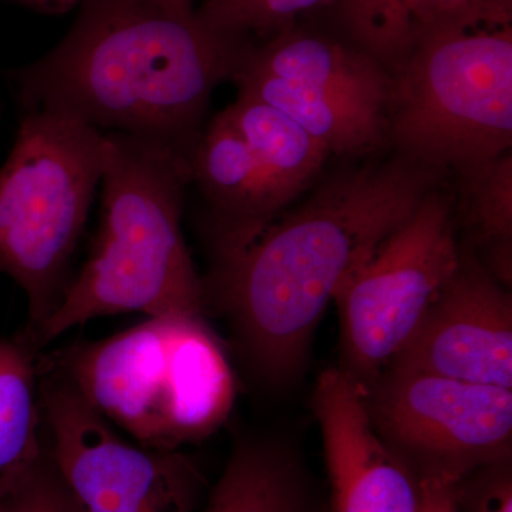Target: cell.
I'll list each match as a JSON object with an SVG mask.
<instances>
[{"label":"cell","mask_w":512,"mask_h":512,"mask_svg":"<svg viewBox=\"0 0 512 512\" xmlns=\"http://www.w3.org/2000/svg\"><path fill=\"white\" fill-rule=\"evenodd\" d=\"M443 175L399 154L356 168L218 258L205 298L214 296L259 379L281 387L302 375L329 303Z\"/></svg>","instance_id":"cell-1"},{"label":"cell","mask_w":512,"mask_h":512,"mask_svg":"<svg viewBox=\"0 0 512 512\" xmlns=\"http://www.w3.org/2000/svg\"><path fill=\"white\" fill-rule=\"evenodd\" d=\"M247 45L212 28L195 6L83 0L62 42L15 79L28 110L57 111L192 158L212 93L232 80Z\"/></svg>","instance_id":"cell-2"},{"label":"cell","mask_w":512,"mask_h":512,"mask_svg":"<svg viewBox=\"0 0 512 512\" xmlns=\"http://www.w3.org/2000/svg\"><path fill=\"white\" fill-rule=\"evenodd\" d=\"M106 136L99 234L55 311L28 335L36 348L103 316H204V282L181 229L191 158L156 141Z\"/></svg>","instance_id":"cell-3"},{"label":"cell","mask_w":512,"mask_h":512,"mask_svg":"<svg viewBox=\"0 0 512 512\" xmlns=\"http://www.w3.org/2000/svg\"><path fill=\"white\" fill-rule=\"evenodd\" d=\"M57 372L137 444L177 451L227 421L237 383L205 316L148 318L59 355Z\"/></svg>","instance_id":"cell-4"},{"label":"cell","mask_w":512,"mask_h":512,"mask_svg":"<svg viewBox=\"0 0 512 512\" xmlns=\"http://www.w3.org/2000/svg\"><path fill=\"white\" fill-rule=\"evenodd\" d=\"M392 79L387 141L399 156L461 174L510 153L511 25L416 32Z\"/></svg>","instance_id":"cell-5"},{"label":"cell","mask_w":512,"mask_h":512,"mask_svg":"<svg viewBox=\"0 0 512 512\" xmlns=\"http://www.w3.org/2000/svg\"><path fill=\"white\" fill-rule=\"evenodd\" d=\"M107 136L52 110H28L0 168V272L28 299L33 335L55 311L106 163Z\"/></svg>","instance_id":"cell-6"},{"label":"cell","mask_w":512,"mask_h":512,"mask_svg":"<svg viewBox=\"0 0 512 512\" xmlns=\"http://www.w3.org/2000/svg\"><path fill=\"white\" fill-rule=\"evenodd\" d=\"M453 198L440 185L339 289V369L366 393L460 265Z\"/></svg>","instance_id":"cell-7"},{"label":"cell","mask_w":512,"mask_h":512,"mask_svg":"<svg viewBox=\"0 0 512 512\" xmlns=\"http://www.w3.org/2000/svg\"><path fill=\"white\" fill-rule=\"evenodd\" d=\"M39 377L49 456L83 512H192L202 478L178 451L133 444L62 373Z\"/></svg>","instance_id":"cell-8"},{"label":"cell","mask_w":512,"mask_h":512,"mask_svg":"<svg viewBox=\"0 0 512 512\" xmlns=\"http://www.w3.org/2000/svg\"><path fill=\"white\" fill-rule=\"evenodd\" d=\"M363 394L376 430L414 471L463 480L511 458L510 389L392 365Z\"/></svg>","instance_id":"cell-9"},{"label":"cell","mask_w":512,"mask_h":512,"mask_svg":"<svg viewBox=\"0 0 512 512\" xmlns=\"http://www.w3.org/2000/svg\"><path fill=\"white\" fill-rule=\"evenodd\" d=\"M392 365L512 390L511 293L461 255Z\"/></svg>","instance_id":"cell-10"},{"label":"cell","mask_w":512,"mask_h":512,"mask_svg":"<svg viewBox=\"0 0 512 512\" xmlns=\"http://www.w3.org/2000/svg\"><path fill=\"white\" fill-rule=\"evenodd\" d=\"M313 412L322 434L333 512H420L416 471L380 436L365 394L339 367L319 376Z\"/></svg>","instance_id":"cell-11"},{"label":"cell","mask_w":512,"mask_h":512,"mask_svg":"<svg viewBox=\"0 0 512 512\" xmlns=\"http://www.w3.org/2000/svg\"><path fill=\"white\" fill-rule=\"evenodd\" d=\"M191 181L210 202L218 258L244 248L281 212L251 148L225 110L201 131L192 153Z\"/></svg>","instance_id":"cell-12"},{"label":"cell","mask_w":512,"mask_h":512,"mask_svg":"<svg viewBox=\"0 0 512 512\" xmlns=\"http://www.w3.org/2000/svg\"><path fill=\"white\" fill-rule=\"evenodd\" d=\"M238 66L389 109L392 73L360 47L329 37L288 29L248 43Z\"/></svg>","instance_id":"cell-13"},{"label":"cell","mask_w":512,"mask_h":512,"mask_svg":"<svg viewBox=\"0 0 512 512\" xmlns=\"http://www.w3.org/2000/svg\"><path fill=\"white\" fill-rule=\"evenodd\" d=\"M232 80L238 94L281 110L319 140L329 153L365 156L387 141V110L237 66Z\"/></svg>","instance_id":"cell-14"},{"label":"cell","mask_w":512,"mask_h":512,"mask_svg":"<svg viewBox=\"0 0 512 512\" xmlns=\"http://www.w3.org/2000/svg\"><path fill=\"white\" fill-rule=\"evenodd\" d=\"M204 512H315L301 458L274 440L239 443Z\"/></svg>","instance_id":"cell-15"},{"label":"cell","mask_w":512,"mask_h":512,"mask_svg":"<svg viewBox=\"0 0 512 512\" xmlns=\"http://www.w3.org/2000/svg\"><path fill=\"white\" fill-rule=\"evenodd\" d=\"M227 114L241 131L271 188L285 210L322 171L329 150L281 110L238 94Z\"/></svg>","instance_id":"cell-16"},{"label":"cell","mask_w":512,"mask_h":512,"mask_svg":"<svg viewBox=\"0 0 512 512\" xmlns=\"http://www.w3.org/2000/svg\"><path fill=\"white\" fill-rule=\"evenodd\" d=\"M36 350L28 335L0 338V498L47 453Z\"/></svg>","instance_id":"cell-17"},{"label":"cell","mask_w":512,"mask_h":512,"mask_svg":"<svg viewBox=\"0 0 512 512\" xmlns=\"http://www.w3.org/2000/svg\"><path fill=\"white\" fill-rule=\"evenodd\" d=\"M464 218L474 237L490 249L491 272L511 284L512 156L510 153L460 174Z\"/></svg>","instance_id":"cell-18"},{"label":"cell","mask_w":512,"mask_h":512,"mask_svg":"<svg viewBox=\"0 0 512 512\" xmlns=\"http://www.w3.org/2000/svg\"><path fill=\"white\" fill-rule=\"evenodd\" d=\"M339 15L353 45L393 73L414 45V26L404 0H339Z\"/></svg>","instance_id":"cell-19"},{"label":"cell","mask_w":512,"mask_h":512,"mask_svg":"<svg viewBox=\"0 0 512 512\" xmlns=\"http://www.w3.org/2000/svg\"><path fill=\"white\" fill-rule=\"evenodd\" d=\"M339 0H205L198 13L225 35L248 42L249 37L271 39L292 29L303 13Z\"/></svg>","instance_id":"cell-20"},{"label":"cell","mask_w":512,"mask_h":512,"mask_svg":"<svg viewBox=\"0 0 512 512\" xmlns=\"http://www.w3.org/2000/svg\"><path fill=\"white\" fill-rule=\"evenodd\" d=\"M0 512H83L47 451L32 471L5 497Z\"/></svg>","instance_id":"cell-21"},{"label":"cell","mask_w":512,"mask_h":512,"mask_svg":"<svg viewBox=\"0 0 512 512\" xmlns=\"http://www.w3.org/2000/svg\"><path fill=\"white\" fill-rule=\"evenodd\" d=\"M512 0H429L416 32L427 29L500 28L511 25Z\"/></svg>","instance_id":"cell-22"},{"label":"cell","mask_w":512,"mask_h":512,"mask_svg":"<svg viewBox=\"0 0 512 512\" xmlns=\"http://www.w3.org/2000/svg\"><path fill=\"white\" fill-rule=\"evenodd\" d=\"M463 512H512L510 460L478 468L458 484Z\"/></svg>","instance_id":"cell-23"},{"label":"cell","mask_w":512,"mask_h":512,"mask_svg":"<svg viewBox=\"0 0 512 512\" xmlns=\"http://www.w3.org/2000/svg\"><path fill=\"white\" fill-rule=\"evenodd\" d=\"M420 484V512H463L458 498L461 480L443 471H416Z\"/></svg>","instance_id":"cell-24"},{"label":"cell","mask_w":512,"mask_h":512,"mask_svg":"<svg viewBox=\"0 0 512 512\" xmlns=\"http://www.w3.org/2000/svg\"><path fill=\"white\" fill-rule=\"evenodd\" d=\"M404 2H406L407 12H409L410 19H412L413 26H416L429 0H404Z\"/></svg>","instance_id":"cell-25"},{"label":"cell","mask_w":512,"mask_h":512,"mask_svg":"<svg viewBox=\"0 0 512 512\" xmlns=\"http://www.w3.org/2000/svg\"><path fill=\"white\" fill-rule=\"evenodd\" d=\"M168 2L181 3V5L194 6V0H168Z\"/></svg>","instance_id":"cell-26"},{"label":"cell","mask_w":512,"mask_h":512,"mask_svg":"<svg viewBox=\"0 0 512 512\" xmlns=\"http://www.w3.org/2000/svg\"><path fill=\"white\" fill-rule=\"evenodd\" d=\"M47 2H57V3H64V2H69V0H47Z\"/></svg>","instance_id":"cell-27"}]
</instances>
